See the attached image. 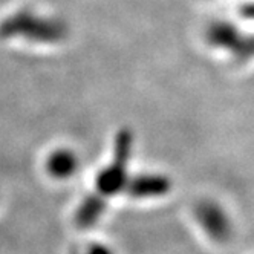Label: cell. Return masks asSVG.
I'll return each mask as SVG.
<instances>
[{
    "instance_id": "1",
    "label": "cell",
    "mask_w": 254,
    "mask_h": 254,
    "mask_svg": "<svg viewBox=\"0 0 254 254\" xmlns=\"http://www.w3.org/2000/svg\"><path fill=\"white\" fill-rule=\"evenodd\" d=\"M67 25L56 17L22 9L0 22V39H25L34 43H60L67 37Z\"/></svg>"
},
{
    "instance_id": "2",
    "label": "cell",
    "mask_w": 254,
    "mask_h": 254,
    "mask_svg": "<svg viewBox=\"0 0 254 254\" xmlns=\"http://www.w3.org/2000/svg\"><path fill=\"white\" fill-rule=\"evenodd\" d=\"M133 136L129 129H121L115 138L114 159L106 166L95 179L97 193L101 196H114L124 191L127 183V164L132 153Z\"/></svg>"
},
{
    "instance_id": "3",
    "label": "cell",
    "mask_w": 254,
    "mask_h": 254,
    "mask_svg": "<svg viewBox=\"0 0 254 254\" xmlns=\"http://www.w3.org/2000/svg\"><path fill=\"white\" fill-rule=\"evenodd\" d=\"M170 189L169 179L159 175H139L127 179L124 193L133 197H156L166 194Z\"/></svg>"
},
{
    "instance_id": "4",
    "label": "cell",
    "mask_w": 254,
    "mask_h": 254,
    "mask_svg": "<svg viewBox=\"0 0 254 254\" xmlns=\"http://www.w3.org/2000/svg\"><path fill=\"white\" fill-rule=\"evenodd\" d=\"M106 211V199L100 193L87 194L75 211V224L81 230L92 228Z\"/></svg>"
},
{
    "instance_id": "5",
    "label": "cell",
    "mask_w": 254,
    "mask_h": 254,
    "mask_svg": "<svg viewBox=\"0 0 254 254\" xmlns=\"http://www.w3.org/2000/svg\"><path fill=\"white\" fill-rule=\"evenodd\" d=\"M46 169L51 176L57 179H66L77 172L78 158L72 150L59 149L49 155L46 161Z\"/></svg>"
},
{
    "instance_id": "6",
    "label": "cell",
    "mask_w": 254,
    "mask_h": 254,
    "mask_svg": "<svg viewBox=\"0 0 254 254\" xmlns=\"http://www.w3.org/2000/svg\"><path fill=\"white\" fill-rule=\"evenodd\" d=\"M197 214L201 216V222L204 228L213 236V238H217V239L225 238V234L228 231V224L224 217L225 214H222L221 208H217L216 205H205Z\"/></svg>"
},
{
    "instance_id": "7",
    "label": "cell",
    "mask_w": 254,
    "mask_h": 254,
    "mask_svg": "<svg viewBox=\"0 0 254 254\" xmlns=\"http://www.w3.org/2000/svg\"><path fill=\"white\" fill-rule=\"evenodd\" d=\"M81 254H114V253L111 248L103 244H90L81 251Z\"/></svg>"
}]
</instances>
